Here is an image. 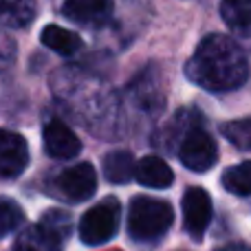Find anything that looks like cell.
<instances>
[{"label": "cell", "mask_w": 251, "mask_h": 251, "mask_svg": "<svg viewBox=\"0 0 251 251\" xmlns=\"http://www.w3.org/2000/svg\"><path fill=\"white\" fill-rule=\"evenodd\" d=\"M57 190L73 203H84L97 192V172L91 163H75L66 168L57 178Z\"/></svg>", "instance_id": "obj_5"}, {"label": "cell", "mask_w": 251, "mask_h": 251, "mask_svg": "<svg viewBox=\"0 0 251 251\" xmlns=\"http://www.w3.org/2000/svg\"><path fill=\"white\" fill-rule=\"evenodd\" d=\"M119 229V203L115 199H106L104 203L91 207L79 221V238L84 245H97L110 240Z\"/></svg>", "instance_id": "obj_3"}, {"label": "cell", "mask_w": 251, "mask_h": 251, "mask_svg": "<svg viewBox=\"0 0 251 251\" xmlns=\"http://www.w3.org/2000/svg\"><path fill=\"white\" fill-rule=\"evenodd\" d=\"M42 44L51 51L60 53V55H73L82 49V38L77 33L69 29H62L57 25H49L42 29V35H40Z\"/></svg>", "instance_id": "obj_13"}, {"label": "cell", "mask_w": 251, "mask_h": 251, "mask_svg": "<svg viewBox=\"0 0 251 251\" xmlns=\"http://www.w3.org/2000/svg\"><path fill=\"white\" fill-rule=\"evenodd\" d=\"M223 251H251L247 245H243V243H234V245H227Z\"/></svg>", "instance_id": "obj_21"}, {"label": "cell", "mask_w": 251, "mask_h": 251, "mask_svg": "<svg viewBox=\"0 0 251 251\" xmlns=\"http://www.w3.org/2000/svg\"><path fill=\"white\" fill-rule=\"evenodd\" d=\"M178 159L192 172H207L209 168H214L218 159V148L216 141L205 132L199 126H192L185 132V137L181 139L178 146Z\"/></svg>", "instance_id": "obj_4"}, {"label": "cell", "mask_w": 251, "mask_h": 251, "mask_svg": "<svg viewBox=\"0 0 251 251\" xmlns=\"http://www.w3.org/2000/svg\"><path fill=\"white\" fill-rule=\"evenodd\" d=\"M25 221V212L16 201L0 196V238L9 236L11 231H16Z\"/></svg>", "instance_id": "obj_17"}, {"label": "cell", "mask_w": 251, "mask_h": 251, "mask_svg": "<svg viewBox=\"0 0 251 251\" xmlns=\"http://www.w3.org/2000/svg\"><path fill=\"white\" fill-rule=\"evenodd\" d=\"M223 187L236 196L251 194V161H243L238 165H231L223 172Z\"/></svg>", "instance_id": "obj_16"}, {"label": "cell", "mask_w": 251, "mask_h": 251, "mask_svg": "<svg viewBox=\"0 0 251 251\" xmlns=\"http://www.w3.org/2000/svg\"><path fill=\"white\" fill-rule=\"evenodd\" d=\"M172 223L174 212L165 201L150 199V196H137L130 203L128 231L134 240H143V243L159 240L172 227Z\"/></svg>", "instance_id": "obj_2"}, {"label": "cell", "mask_w": 251, "mask_h": 251, "mask_svg": "<svg viewBox=\"0 0 251 251\" xmlns=\"http://www.w3.org/2000/svg\"><path fill=\"white\" fill-rule=\"evenodd\" d=\"M35 16V0H0V22L4 26L22 29Z\"/></svg>", "instance_id": "obj_15"}, {"label": "cell", "mask_w": 251, "mask_h": 251, "mask_svg": "<svg viewBox=\"0 0 251 251\" xmlns=\"http://www.w3.org/2000/svg\"><path fill=\"white\" fill-rule=\"evenodd\" d=\"M16 53L18 47L13 42V38L9 33H4V31H0V73L7 71L16 62Z\"/></svg>", "instance_id": "obj_20"}, {"label": "cell", "mask_w": 251, "mask_h": 251, "mask_svg": "<svg viewBox=\"0 0 251 251\" xmlns=\"http://www.w3.org/2000/svg\"><path fill=\"white\" fill-rule=\"evenodd\" d=\"M42 139H44V150L53 159H73L82 150V143H79L77 134L64 122H60V119H51L44 126Z\"/></svg>", "instance_id": "obj_8"}, {"label": "cell", "mask_w": 251, "mask_h": 251, "mask_svg": "<svg viewBox=\"0 0 251 251\" xmlns=\"http://www.w3.org/2000/svg\"><path fill=\"white\" fill-rule=\"evenodd\" d=\"M29 165V146L25 137L0 130V178H16Z\"/></svg>", "instance_id": "obj_7"}, {"label": "cell", "mask_w": 251, "mask_h": 251, "mask_svg": "<svg viewBox=\"0 0 251 251\" xmlns=\"http://www.w3.org/2000/svg\"><path fill=\"white\" fill-rule=\"evenodd\" d=\"M137 165L128 150H115L104 159V176L115 185H126L134 178Z\"/></svg>", "instance_id": "obj_12"}, {"label": "cell", "mask_w": 251, "mask_h": 251, "mask_svg": "<svg viewBox=\"0 0 251 251\" xmlns=\"http://www.w3.org/2000/svg\"><path fill=\"white\" fill-rule=\"evenodd\" d=\"M185 75L209 93H227L243 86L249 77V62L231 38L212 33L201 40L185 64Z\"/></svg>", "instance_id": "obj_1"}, {"label": "cell", "mask_w": 251, "mask_h": 251, "mask_svg": "<svg viewBox=\"0 0 251 251\" xmlns=\"http://www.w3.org/2000/svg\"><path fill=\"white\" fill-rule=\"evenodd\" d=\"M62 238H57L53 231H49L44 225H31L25 231H20L13 251H60Z\"/></svg>", "instance_id": "obj_11"}, {"label": "cell", "mask_w": 251, "mask_h": 251, "mask_svg": "<svg viewBox=\"0 0 251 251\" xmlns=\"http://www.w3.org/2000/svg\"><path fill=\"white\" fill-rule=\"evenodd\" d=\"M212 199L203 187H190L183 196V223L194 240H201L212 223Z\"/></svg>", "instance_id": "obj_6"}, {"label": "cell", "mask_w": 251, "mask_h": 251, "mask_svg": "<svg viewBox=\"0 0 251 251\" xmlns=\"http://www.w3.org/2000/svg\"><path fill=\"white\" fill-rule=\"evenodd\" d=\"M64 16L84 26H101L113 16V0H66Z\"/></svg>", "instance_id": "obj_9"}, {"label": "cell", "mask_w": 251, "mask_h": 251, "mask_svg": "<svg viewBox=\"0 0 251 251\" xmlns=\"http://www.w3.org/2000/svg\"><path fill=\"white\" fill-rule=\"evenodd\" d=\"M134 178L141 183L143 187H152V190H165L174 183V172L163 159L159 156H143L137 163V172Z\"/></svg>", "instance_id": "obj_10"}, {"label": "cell", "mask_w": 251, "mask_h": 251, "mask_svg": "<svg viewBox=\"0 0 251 251\" xmlns=\"http://www.w3.org/2000/svg\"><path fill=\"white\" fill-rule=\"evenodd\" d=\"M221 132H223V137L229 143H234L238 150H251V117L223 124Z\"/></svg>", "instance_id": "obj_18"}, {"label": "cell", "mask_w": 251, "mask_h": 251, "mask_svg": "<svg viewBox=\"0 0 251 251\" xmlns=\"http://www.w3.org/2000/svg\"><path fill=\"white\" fill-rule=\"evenodd\" d=\"M40 225H44L57 238L64 240V236H69V231H71V216L66 212H60V209H51V212H47L42 216Z\"/></svg>", "instance_id": "obj_19"}, {"label": "cell", "mask_w": 251, "mask_h": 251, "mask_svg": "<svg viewBox=\"0 0 251 251\" xmlns=\"http://www.w3.org/2000/svg\"><path fill=\"white\" fill-rule=\"evenodd\" d=\"M221 16L231 31L251 35V0H221Z\"/></svg>", "instance_id": "obj_14"}]
</instances>
